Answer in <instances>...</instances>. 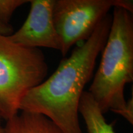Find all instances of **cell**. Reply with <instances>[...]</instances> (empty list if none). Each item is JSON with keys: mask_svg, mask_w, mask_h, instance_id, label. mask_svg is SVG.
<instances>
[{"mask_svg": "<svg viewBox=\"0 0 133 133\" xmlns=\"http://www.w3.org/2000/svg\"><path fill=\"white\" fill-rule=\"evenodd\" d=\"M30 9L24 24L8 36L11 41L30 48L61 50V42L53 19L54 0H31Z\"/></svg>", "mask_w": 133, "mask_h": 133, "instance_id": "obj_5", "label": "cell"}, {"mask_svg": "<svg viewBox=\"0 0 133 133\" xmlns=\"http://www.w3.org/2000/svg\"><path fill=\"white\" fill-rule=\"evenodd\" d=\"M2 133H63L43 115L21 111L8 120Z\"/></svg>", "mask_w": 133, "mask_h": 133, "instance_id": "obj_6", "label": "cell"}, {"mask_svg": "<svg viewBox=\"0 0 133 133\" xmlns=\"http://www.w3.org/2000/svg\"><path fill=\"white\" fill-rule=\"evenodd\" d=\"M124 118H126L131 124H133V97L132 96L131 99L128 101H126V110L125 115L124 116Z\"/></svg>", "mask_w": 133, "mask_h": 133, "instance_id": "obj_9", "label": "cell"}, {"mask_svg": "<svg viewBox=\"0 0 133 133\" xmlns=\"http://www.w3.org/2000/svg\"><path fill=\"white\" fill-rule=\"evenodd\" d=\"M30 2L28 0H0V21L9 24L14 11L22 5Z\"/></svg>", "mask_w": 133, "mask_h": 133, "instance_id": "obj_8", "label": "cell"}, {"mask_svg": "<svg viewBox=\"0 0 133 133\" xmlns=\"http://www.w3.org/2000/svg\"><path fill=\"white\" fill-rule=\"evenodd\" d=\"M102 59L89 92L103 114L112 111L123 116L126 109L124 87L133 80L132 12L114 8L112 24Z\"/></svg>", "mask_w": 133, "mask_h": 133, "instance_id": "obj_2", "label": "cell"}, {"mask_svg": "<svg viewBox=\"0 0 133 133\" xmlns=\"http://www.w3.org/2000/svg\"><path fill=\"white\" fill-rule=\"evenodd\" d=\"M0 118H1V117H0Z\"/></svg>", "mask_w": 133, "mask_h": 133, "instance_id": "obj_12", "label": "cell"}, {"mask_svg": "<svg viewBox=\"0 0 133 133\" xmlns=\"http://www.w3.org/2000/svg\"><path fill=\"white\" fill-rule=\"evenodd\" d=\"M107 14L89 39L64 58L52 75L23 98L20 110L43 115L63 133H82L78 109L84 88L90 80L112 24Z\"/></svg>", "mask_w": 133, "mask_h": 133, "instance_id": "obj_1", "label": "cell"}, {"mask_svg": "<svg viewBox=\"0 0 133 133\" xmlns=\"http://www.w3.org/2000/svg\"><path fill=\"white\" fill-rule=\"evenodd\" d=\"M3 132V127L0 125V133H2Z\"/></svg>", "mask_w": 133, "mask_h": 133, "instance_id": "obj_11", "label": "cell"}, {"mask_svg": "<svg viewBox=\"0 0 133 133\" xmlns=\"http://www.w3.org/2000/svg\"><path fill=\"white\" fill-rule=\"evenodd\" d=\"M13 33V29L10 24H3L0 21V35L9 36Z\"/></svg>", "mask_w": 133, "mask_h": 133, "instance_id": "obj_10", "label": "cell"}, {"mask_svg": "<svg viewBox=\"0 0 133 133\" xmlns=\"http://www.w3.org/2000/svg\"><path fill=\"white\" fill-rule=\"evenodd\" d=\"M133 11L129 0H54L53 19L65 57L71 46L87 40L112 8Z\"/></svg>", "mask_w": 133, "mask_h": 133, "instance_id": "obj_4", "label": "cell"}, {"mask_svg": "<svg viewBox=\"0 0 133 133\" xmlns=\"http://www.w3.org/2000/svg\"><path fill=\"white\" fill-rule=\"evenodd\" d=\"M44 55L0 35V117L8 120L19 113L23 98L48 75Z\"/></svg>", "mask_w": 133, "mask_h": 133, "instance_id": "obj_3", "label": "cell"}, {"mask_svg": "<svg viewBox=\"0 0 133 133\" xmlns=\"http://www.w3.org/2000/svg\"><path fill=\"white\" fill-rule=\"evenodd\" d=\"M88 133H115L111 124H108L97 103L88 91H84L79 104Z\"/></svg>", "mask_w": 133, "mask_h": 133, "instance_id": "obj_7", "label": "cell"}]
</instances>
